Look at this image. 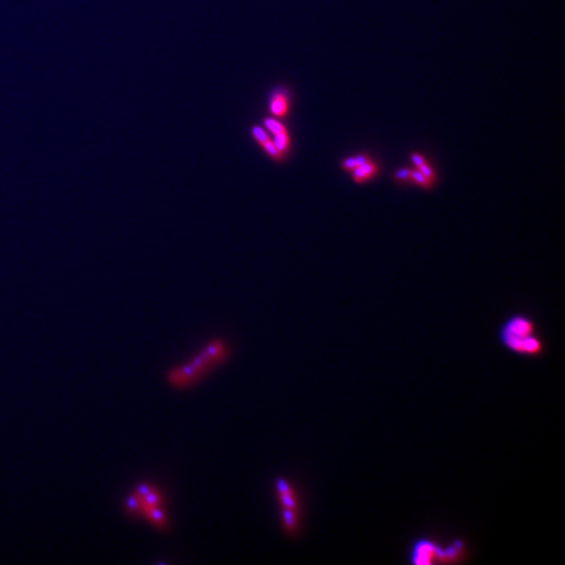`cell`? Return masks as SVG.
<instances>
[{
  "instance_id": "cell-18",
  "label": "cell",
  "mask_w": 565,
  "mask_h": 565,
  "mask_svg": "<svg viewBox=\"0 0 565 565\" xmlns=\"http://www.w3.org/2000/svg\"><path fill=\"white\" fill-rule=\"evenodd\" d=\"M411 159H412V162L414 163V166L416 168H419L420 166L423 165V163L426 162V159H425L423 155L420 153H417V152H413L411 154Z\"/></svg>"
},
{
  "instance_id": "cell-1",
  "label": "cell",
  "mask_w": 565,
  "mask_h": 565,
  "mask_svg": "<svg viewBox=\"0 0 565 565\" xmlns=\"http://www.w3.org/2000/svg\"><path fill=\"white\" fill-rule=\"evenodd\" d=\"M229 355V349L224 340L212 339L187 363L171 368L168 382L176 388L184 389L192 387Z\"/></svg>"
},
{
  "instance_id": "cell-15",
  "label": "cell",
  "mask_w": 565,
  "mask_h": 565,
  "mask_svg": "<svg viewBox=\"0 0 565 565\" xmlns=\"http://www.w3.org/2000/svg\"><path fill=\"white\" fill-rule=\"evenodd\" d=\"M416 169L419 170V171L421 172V173H422L425 177H426L428 180H430V181H431L432 183L436 182V180H437V173H436V171L433 170V168L429 165V163H428L427 161L425 162V163H423L422 166H420L419 168H416Z\"/></svg>"
},
{
  "instance_id": "cell-12",
  "label": "cell",
  "mask_w": 565,
  "mask_h": 565,
  "mask_svg": "<svg viewBox=\"0 0 565 565\" xmlns=\"http://www.w3.org/2000/svg\"><path fill=\"white\" fill-rule=\"evenodd\" d=\"M411 181L416 183L417 186L425 188V190H429L433 185L430 180L425 177L416 168L411 170Z\"/></svg>"
},
{
  "instance_id": "cell-7",
  "label": "cell",
  "mask_w": 565,
  "mask_h": 565,
  "mask_svg": "<svg viewBox=\"0 0 565 565\" xmlns=\"http://www.w3.org/2000/svg\"><path fill=\"white\" fill-rule=\"evenodd\" d=\"M135 492L141 496L142 502L152 506H163V496L160 491L155 489L150 485H142L139 486Z\"/></svg>"
},
{
  "instance_id": "cell-19",
  "label": "cell",
  "mask_w": 565,
  "mask_h": 565,
  "mask_svg": "<svg viewBox=\"0 0 565 565\" xmlns=\"http://www.w3.org/2000/svg\"><path fill=\"white\" fill-rule=\"evenodd\" d=\"M354 157H355V161H356V165H357V167H360V166L364 165L365 162H367L368 160L371 159V157L368 156V155L364 154V153H360V154H357V155H355Z\"/></svg>"
},
{
  "instance_id": "cell-14",
  "label": "cell",
  "mask_w": 565,
  "mask_h": 565,
  "mask_svg": "<svg viewBox=\"0 0 565 565\" xmlns=\"http://www.w3.org/2000/svg\"><path fill=\"white\" fill-rule=\"evenodd\" d=\"M251 134L259 146H261L262 144H264L269 138L268 134L266 133V131L260 126H253L251 128Z\"/></svg>"
},
{
  "instance_id": "cell-9",
  "label": "cell",
  "mask_w": 565,
  "mask_h": 565,
  "mask_svg": "<svg viewBox=\"0 0 565 565\" xmlns=\"http://www.w3.org/2000/svg\"><path fill=\"white\" fill-rule=\"evenodd\" d=\"M270 111L277 118H284L288 111V99L284 93H275L270 102Z\"/></svg>"
},
{
  "instance_id": "cell-10",
  "label": "cell",
  "mask_w": 565,
  "mask_h": 565,
  "mask_svg": "<svg viewBox=\"0 0 565 565\" xmlns=\"http://www.w3.org/2000/svg\"><path fill=\"white\" fill-rule=\"evenodd\" d=\"M260 147L262 148V150H263L272 160H274L276 162H283L284 161L285 155L276 148L273 141L270 137L267 139L264 144H262Z\"/></svg>"
},
{
  "instance_id": "cell-16",
  "label": "cell",
  "mask_w": 565,
  "mask_h": 565,
  "mask_svg": "<svg viewBox=\"0 0 565 565\" xmlns=\"http://www.w3.org/2000/svg\"><path fill=\"white\" fill-rule=\"evenodd\" d=\"M411 170L409 168H400L395 171L394 179L398 182L411 181Z\"/></svg>"
},
{
  "instance_id": "cell-4",
  "label": "cell",
  "mask_w": 565,
  "mask_h": 565,
  "mask_svg": "<svg viewBox=\"0 0 565 565\" xmlns=\"http://www.w3.org/2000/svg\"><path fill=\"white\" fill-rule=\"evenodd\" d=\"M438 555V547L432 541L422 539L416 541L411 553V558L415 564H429L435 556Z\"/></svg>"
},
{
  "instance_id": "cell-8",
  "label": "cell",
  "mask_w": 565,
  "mask_h": 565,
  "mask_svg": "<svg viewBox=\"0 0 565 565\" xmlns=\"http://www.w3.org/2000/svg\"><path fill=\"white\" fill-rule=\"evenodd\" d=\"M283 526L286 533L290 536L297 535L299 531V511L282 509Z\"/></svg>"
},
{
  "instance_id": "cell-3",
  "label": "cell",
  "mask_w": 565,
  "mask_h": 565,
  "mask_svg": "<svg viewBox=\"0 0 565 565\" xmlns=\"http://www.w3.org/2000/svg\"><path fill=\"white\" fill-rule=\"evenodd\" d=\"M276 493L282 509L299 511L298 496L290 482L283 478H278L276 481Z\"/></svg>"
},
{
  "instance_id": "cell-6",
  "label": "cell",
  "mask_w": 565,
  "mask_h": 565,
  "mask_svg": "<svg viewBox=\"0 0 565 565\" xmlns=\"http://www.w3.org/2000/svg\"><path fill=\"white\" fill-rule=\"evenodd\" d=\"M379 166L371 158L364 165L357 167L353 172H351V176L355 183L363 184L374 179L379 174Z\"/></svg>"
},
{
  "instance_id": "cell-5",
  "label": "cell",
  "mask_w": 565,
  "mask_h": 565,
  "mask_svg": "<svg viewBox=\"0 0 565 565\" xmlns=\"http://www.w3.org/2000/svg\"><path fill=\"white\" fill-rule=\"evenodd\" d=\"M162 509H163V506H152V505H148V504H145L142 502L139 514L144 515L145 517L148 519L151 523H153V525L156 528H158L160 530H167V528L169 526V521H168L167 516Z\"/></svg>"
},
{
  "instance_id": "cell-11",
  "label": "cell",
  "mask_w": 565,
  "mask_h": 565,
  "mask_svg": "<svg viewBox=\"0 0 565 565\" xmlns=\"http://www.w3.org/2000/svg\"><path fill=\"white\" fill-rule=\"evenodd\" d=\"M272 141H273L276 148L280 150L286 156L287 153L289 152L290 147H291V139H290V135L288 133V131H285V132L273 135Z\"/></svg>"
},
{
  "instance_id": "cell-2",
  "label": "cell",
  "mask_w": 565,
  "mask_h": 565,
  "mask_svg": "<svg viewBox=\"0 0 565 565\" xmlns=\"http://www.w3.org/2000/svg\"><path fill=\"white\" fill-rule=\"evenodd\" d=\"M506 348L525 356H537L542 351V343L534 334V324L526 316L514 315L499 333Z\"/></svg>"
},
{
  "instance_id": "cell-13",
  "label": "cell",
  "mask_w": 565,
  "mask_h": 565,
  "mask_svg": "<svg viewBox=\"0 0 565 565\" xmlns=\"http://www.w3.org/2000/svg\"><path fill=\"white\" fill-rule=\"evenodd\" d=\"M264 126L267 130H269L270 132L272 133V135L278 134V133H282L285 132V131H287L286 127L282 124L281 121H278L272 118H267L264 119Z\"/></svg>"
},
{
  "instance_id": "cell-17",
  "label": "cell",
  "mask_w": 565,
  "mask_h": 565,
  "mask_svg": "<svg viewBox=\"0 0 565 565\" xmlns=\"http://www.w3.org/2000/svg\"><path fill=\"white\" fill-rule=\"evenodd\" d=\"M340 166H341V169L343 171L348 172V173H351V172H353L357 168L355 157L354 156L346 157L345 159H342V161L340 162Z\"/></svg>"
}]
</instances>
